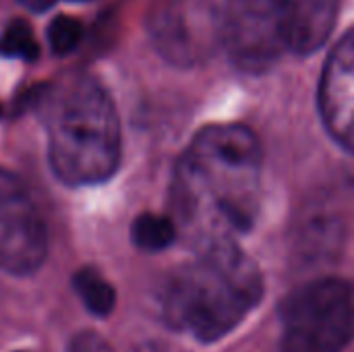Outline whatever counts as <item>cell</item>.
Returning <instances> with one entry per match:
<instances>
[{
	"label": "cell",
	"instance_id": "9",
	"mask_svg": "<svg viewBox=\"0 0 354 352\" xmlns=\"http://www.w3.org/2000/svg\"><path fill=\"white\" fill-rule=\"evenodd\" d=\"M340 0H290V50L311 54L330 37Z\"/></svg>",
	"mask_w": 354,
	"mask_h": 352
},
{
	"label": "cell",
	"instance_id": "12",
	"mask_svg": "<svg viewBox=\"0 0 354 352\" xmlns=\"http://www.w3.org/2000/svg\"><path fill=\"white\" fill-rule=\"evenodd\" d=\"M37 52H39L37 41L33 37L31 27L25 21L17 19V21H12L4 29V33L0 37V54L2 56L23 58V60H35L37 58Z\"/></svg>",
	"mask_w": 354,
	"mask_h": 352
},
{
	"label": "cell",
	"instance_id": "5",
	"mask_svg": "<svg viewBox=\"0 0 354 352\" xmlns=\"http://www.w3.org/2000/svg\"><path fill=\"white\" fill-rule=\"evenodd\" d=\"M222 46L236 68L270 71L290 48V0H226Z\"/></svg>",
	"mask_w": 354,
	"mask_h": 352
},
{
	"label": "cell",
	"instance_id": "15",
	"mask_svg": "<svg viewBox=\"0 0 354 352\" xmlns=\"http://www.w3.org/2000/svg\"><path fill=\"white\" fill-rule=\"evenodd\" d=\"M29 10H37V12H41V10H46V8H50L56 0H21Z\"/></svg>",
	"mask_w": 354,
	"mask_h": 352
},
{
	"label": "cell",
	"instance_id": "6",
	"mask_svg": "<svg viewBox=\"0 0 354 352\" xmlns=\"http://www.w3.org/2000/svg\"><path fill=\"white\" fill-rule=\"evenodd\" d=\"M48 255L44 218L21 178L0 168V268L12 276H29Z\"/></svg>",
	"mask_w": 354,
	"mask_h": 352
},
{
	"label": "cell",
	"instance_id": "1",
	"mask_svg": "<svg viewBox=\"0 0 354 352\" xmlns=\"http://www.w3.org/2000/svg\"><path fill=\"white\" fill-rule=\"evenodd\" d=\"M261 166L263 149L249 127L228 122L199 131L174 174L172 197L180 222L212 234V243L247 230L257 214Z\"/></svg>",
	"mask_w": 354,
	"mask_h": 352
},
{
	"label": "cell",
	"instance_id": "4",
	"mask_svg": "<svg viewBox=\"0 0 354 352\" xmlns=\"http://www.w3.org/2000/svg\"><path fill=\"white\" fill-rule=\"evenodd\" d=\"M282 352H340L354 336L353 284L319 278L288 295L280 307Z\"/></svg>",
	"mask_w": 354,
	"mask_h": 352
},
{
	"label": "cell",
	"instance_id": "11",
	"mask_svg": "<svg viewBox=\"0 0 354 352\" xmlns=\"http://www.w3.org/2000/svg\"><path fill=\"white\" fill-rule=\"evenodd\" d=\"M133 243L149 253L164 251L176 239V226L170 218L156 214H141L131 228Z\"/></svg>",
	"mask_w": 354,
	"mask_h": 352
},
{
	"label": "cell",
	"instance_id": "13",
	"mask_svg": "<svg viewBox=\"0 0 354 352\" xmlns=\"http://www.w3.org/2000/svg\"><path fill=\"white\" fill-rule=\"evenodd\" d=\"M81 35H83V27L77 19L73 17H66V15H58L50 27H48V39H50V46L56 54H68L73 52L79 41H81Z\"/></svg>",
	"mask_w": 354,
	"mask_h": 352
},
{
	"label": "cell",
	"instance_id": "18",
	"mask_svg": "<svg viewBox=\"0 0 354 352\" xmlns=\"http://www.w3.org/2000/svg\"><path fill=\"white\" fill-rule=\"evenodd\" d=\"M0 112H2V108H0Z\"/></svg>",
	"mask_w": 354,
	"mask_h": 352
},
{
	"label": "cell",
	"instance_id": "8",
	"mask_svg": "<svg viewBox=\"0 0 354 352\" xmlns=\"http://www.w3.org/2000/svg\"><path fill=\"white\" fill-rule=\"evenodd\" d=\"M319 110L330 135L354 154V29L342 35L326 60Z\"/></svg>",
	"mask_w": 354,
	"mask_h": 352
},
{
	"label": "cell",
	"instance_id": "16",
	"mask_svg": "<svg viewBox=\"0 0 354 352\" xmlns=\"http://www.w3.org/2000/svg\"><path fill=\"white\" fill-rule=\"evenodd\" d=\"M137 352H158V349H153V346H145V349H141V351Z\"/></svg>",
	"mask_w": 354,
	"mask_h": 352
},
{
	"label": "cell",
	"instance_id": "17",
	"mask_svg": "<svg viewBox=\"0 0 354 352\" xmlns=\"http://www.w3.org/2000/svg\"><path fill=\"white\" fill-rule=\"evenodd\" d=\"M353 303H354V286H353Z\"/></svg>",
	"mask_w": 354,
	"mask_h": 352
},
{
	"label": "cell",
	"instance_id": "3",
	"mask_svg": "<svg viewBox=\"0 0 354 352\" xmlns=\"http://www.w3.org/2000/svg\"><path fill=\"white\" fill-rule=\"evenodd\" d=\"M50 160L68 185L102 183L118 166L120 131L106 91L87 79L71 87L50 120Z\"/></svg>",
	"mask_w": 354,
	"mask_h": 352
},
{
	"label": "cell",
	"instance_id": "7",
	"mask_svg": "<svg viewBox=\"0 0 354 352\" xmlns=\"http://www.w3.org/2000/svg\"><path fill=\"white\" fill-rule=\"evenodd\" d=\"M153 39L174 64L203 62L222 44V15L209 0H174L153 19Z\"/></svg>",
	"mask_w": 354,
	"mask_h": 352
},
{
	"label": "cell",
	"instance_id": "2",
	"mask_svg": "<svg viewBox=\"0 0 354 352\" xmlns=\"http://www.w3.org/2000/svg\"><path fill=\"white\" fill-rule=\"evenodd\" d=\"M263 295L257 266L232 243L218 241L183 268L164 293V319L199 342L228 336Z\"/></svg>",
	"mask_w": 354,
	"mask_h": 352
},
{
	"label": "cell",
	"instance_id": "14",
	"mask_svg": "<svg viewBox=\"0 0 354 352\" xmlns=\"http://www.w3.org/2000/svg\"><path fill=\"white\" fill-rule=\"evenodd\" d=\"M68 352H114V351L108 346V342H106L100 334H95V332H81V334H77V336L71 340V344H68Z\"/></svg>",
	"mask_w": 354,
	"mask_h": 352
},
{
	"label": "cell",
	"instance_id": "10",
	"mask_svg": "<svg viewBox=\"0 0 354 352\" xmlns=\"http://www.w3.org/2000/svg\"><path fill=\"white\" fill-rule=\"evenodd\" d=\"M75 290L79 295V299L83 301L85 309L97 317H106L112 313L114 305H116V293L110 286V282H106L95 270H79L75 274Z\"/></svg>",
	"mask_w": 354,
	"mask_h": 352
}]
</instances>
